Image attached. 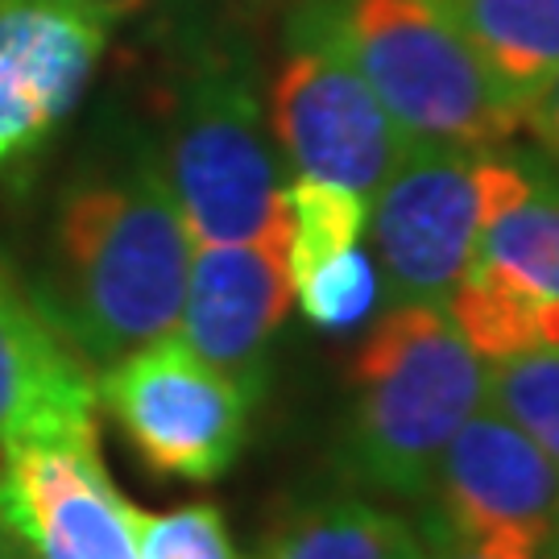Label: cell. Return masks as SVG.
<instances>
[{"label": "cell", "instance_id": "1", "mask_svg": "<svg viewBox=\"0 0 559 559\" xmlns=\"http://www.w3.org/2000/svg\"><path fill=\"white\" fill-rule=\"evenodd\" d=\"M191 253L162 162L133 154L62 191L38 299L83 365H112L179 328Z\"/></svg>", "mask_w": 559, "mask_h": 559}, {"label": "cell", "instance_id": "2", "mask_svg": "<svg viewBox=\"0 0 559 559\" xmlns=\"http://www.w3.org/2000/svg\"><path fill=\"white\" fill-rule=\"evenodd\" d=\"M340 468L390 498H427L436 464L485 406V360L443 307H390L348 369Z\"/></svg>", "mask_w": 559, "mask_h": 559}, {"label": "cell", "instance_id": "3", "mask_svg": "<svg viewBox=\"0 0 559 559\" xmlns=\"http://www.w3.org/2000/svg\"><path fill=\"white\" fill-rule=\"evenodd\" d=\"M332 34L381 108L419 145L506 150L522 108L498 87L440 0H344Z\"/></svg>", "mask_w": 559, "mask_h": 559}, {"label": "cell", "instance_id": "4", "mask_svg": "<svg viewBox=\"0 0 559 559\" xmlns=\"http://www.w3.org/2000/svg\"><path fill=\"white\" fill-rule=\"evenodd\" d=\"M526 182V162L510 150L411 145L369 200L381 299L390 307H448L489 216Z\"/></svg>", "mask_w": 559, "mask_h": 559}, {"label": "cell", "instance_id": "5", "mask_svg": "<svg viewBox=\"0 0 559 559\" xmlns=\"http://www.w3.org/2000/svg\"><path fill=\"white\" fill-rule=\"evenodd\" d=\"M162 175L195 245H286V187L265 112L233 62H203L182 80Z\"/></svg>", "mask_w": 559, "mask_h": 559}, {"label": "cell", "instance_id": "6", "mask_svg": "<svg viewBox=\"0 0 559 559\" xmlns=\"http://www.w3.org/2000/svg\"><path fill=\"white\" fill-rule=\"evenodd\" d=\"M270 129L299 175L365 200L415 145L344 55L328 9H307L295 21L290 50L270 83Z\"/></svg>", "mask_w": 559, "mask_h": 559}, {"label": "cell", "instance_id": "7", "mask_svg": "<svg viewBox=\"0 0 559 559\" xmlns=\"http://www.w3.org/2000/svg\"><path fill=\"white\" fill-rule=\"evenodd\" d=\"M522 162V191L489 216L443 307L485 365L559 348V166L539 154Z\"/></svg>", "mask_w": 559, "mask_h": 559}, {"label": "cell", "instance_id": "8", "mask_svg": "<svg viewBox=\"0 0 559 559\" xmlns=\"http://www.w3.org/2000/svg\"><path fill=\"white\" fill-rule=\"evenodd\" d=\"M96 399L162 477L195 485L216 480L249 440L253 402L175 332L112 360L104 378H96Z\"/></svg>", "mask_w": 559, "mask_h": 559}, {"label": "cell", "instance_id": "9", "mask_svg": "<svg viewBox=\"0 0 559 559\" xmlns=\"http://www.w3.org/2000/svg\"><path fill=\"white\" fill-rule=\"evenodd\" d=\"M0 526L34 559H141L133 510L100 460L96 419L0 448Z\"/></svg>", "mask_w": 559, "mask_h": 559}, {"label": "cell", "instance_id": "10", "mask_svg": "<svg viewBox=\"0 0 559 559\" xmlns=\"http://www.w3.org/2000/svg\"><path fill=\"white\" fill-rule=\"evenodd\" d=\"M427 535H506L559 559V464L489 402L443 448Z\"/></svg>", "mask_w": 559, "mask_h": 559}, {"label": "cell", "instance_id": "11", "mask_svg": "<svg viewBox=\"0 0 559 559\" xmlns=\"http://www.w3.org/2000/svg\"><path fill=\"white\" fill-rule=\"evenodd\" d=\"M120 13L112 0H0V170L80 108Z\"/></svg>", "mask_w": 559, "mask_h": 559}, {"label": "cell", "instance_id": "12", "mask_svg": "<svg viewBox=\"0 0 559 559\" xmlns=\"http://www.w3.org/2000/svg\"><path fill=\"white\" fill-rule=\"evenodd\" d=\"M290 299L286 245H195L179 340L258 402L270 378V344L286 323Z\"/></svg>", "mask_w": 559, "mask_h": 559}, {"label": "cell", "instance_id": "13", "mask_svg": "<svg viewBox=\"0 0 559 559\" xmlns=\"http://www.w3.org/2000/svg\"><path fill=\"white\" fill-rule=\"evenodd\" d=\"M96 378L0 261V448L96 419Z\"/></svg>", "mask_w": 559, "mask_h": 559}, {"label": "cell", "instance_id": "14", "mask_svg": "<svg viewBox=\"0 0 559 559\" xmlns=\"http://www.w3.org/2000/svg\"><path fill=\"white\" fill-rule=\"evenodd\" d=\"M440 9L519 108L559 75V0H440Z\"/></svg>", "mask_w": 559, "mask_h": 559}, {"label": "cell", "instance_id": "15", "mask_svg": "<svg viewBox=\"0 0 559 559\" xmlns=\"http://www.w3.org/2000/svg\"><path fill=\"white\" fill-rule=\"evenodd\" d=\"M261 559H423V535L365 498H328L282 522Z\"/></svg>", "mask_w": 559, "mask_h": 559}, {"label": "cell", "instance_id": "16", "mask_svg": "<svg viewBox=\"0 0 559 559\" xmlns=\"http://www.w3.org/2000/svg\"><path fill=\"white\" fill-rule=\"evenodd\" d=\"M282 200H286V270H290V286L307 278L323 261L357 249L360 237H365L369 200L348 191V187L299 175L295 182H286Z\"/></svg>", "mask_w": 559, "mask_h": 559}, {"label": "cell", "instance_id": "17", "mask_svg": "<svg viewBox=\"0 0 559 559\" xmlns=\"http://www.w3.org/2000/svg\"><path fill=\"white\" fill-rule=\"evenodd\" d=\"M485 402L559 464V348L485 365Z\"/></svg>", "mask_w": 559, "mask_h": 559}, {"label": "cell", "instance_id": "18", "mask_svg": "<svg viewBox=\"0 0 559 559\" xmlns=\"http://www.w3.org/2000/svg\"><path fill=\"white\" fill-rule=\"evenodd\" d=\"M295 295H299V307L311 328H323V332L357 328L381 302V278L373 253H365L357 245L340 258L323 261L307 278L295 282Z\"/></svg>", "mask_w": 559, "mask_h": 559}, {"label": "cell", "instance_id": "19", "mask_svg": "<svg viewBox=\"0 0 559 559\" xmlns=\"http://www.w3.org/2000/svg\"><path fill=\"white\" fill-rule=\"evenodd\" d=\"M133 535L141 559H240L224 514L207 501L179 506L170 514L133 510Z\"/></svg>", "mask_w": 559, "mask_h": 559}, {"label": "cell", "instance_id": "20", "mask_svg": "<svg viewBox=\"0 0 559 559\" xmlns=\"http://www.w3.org/2000/svg\"><path fill=\"white\" fill-rule=\"evenodd\" d=\"M423 535V559H556L506 535Z\"/></svg>", "mask_w": 559, "mask_h": 559}, {"label": "cell", "instance_id": "21", "mask_svg": "<svg viewBox=\"0 0 559 559\" xmlns=\"http://www.w3.org/2000/svg\"><path fill=\"white\" fill-rule=\"evenodd\" d=\"M522 129H531L543 145V154L559 166V75L522 108Z\"/></svg>", "mask_w": 559, "mask_h": 559}, {"label": "cell", "instance_id": "22", "mask_svg": "<svg viewBox=\"0 0 559 559\" xmlns=\"http://www.w3.org/2000/svg\"><path fill=\"white\" fill-rule=\"evenodd\" d=\"M4 559H34V556H29V551H25V547H21V543L9 535V556H4Z\"/></svg>", "mask_w": 559, "mask_h": 559}, {"label": "cell", "instance_id": "23", "mask_svg": "<svg viewBox=\"0 0 559 559\" xmlns=\"http://www.w3.org/2000/svg\"><path fill=\"white\" fill-rule=\"evenodd\" d=\"M9 556V531H4V526H0V559Z\"/></svg>", "mask_w": 559, "mask_h": 559}, {"label": "cell", "instance_id": "24", "mask_svg": "<svg viewBox=\"0 0 559 559\" xmlns=\"http://www.w3.org/2000/svg\"><path fill=\"white\" fill-rule=\"evenodd\" d=\"M112 4H117V9H133V4H138V0H112Z\"/></svg>", "mask_w": 559, "mask_h": 559}]
</instances>
